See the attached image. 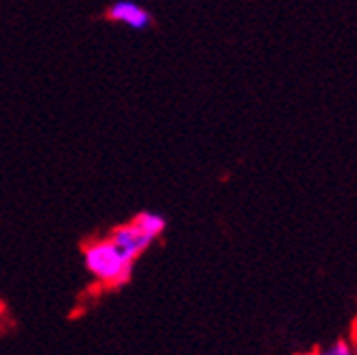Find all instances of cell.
<instances>
[{
	"label": "cell",
	"mask_w": 357,
	"mask_h": 355,
	"mask_svg": "<svg viewBox=\"0 0 357 355\" xmlns=\"http://www.w3.org/2000/svg\"><path fill=\"white\" fill-rule=\"evenodd\" d=\"M81 255L87 275L105 288H122L133 277L135 262L124 255L109 236L89 240Z\"/></svg>",
	"instance_id": "obj_1"
},
{
	"label": "cell",
	"mask_w": 357,
	"mask_h": 355,
	"mask_svg": "<svg viewBox=\"0 0 357 355\" xmlns=\"http://www.w3.org/2000/svg\"><path fill=\"white\" fill-rule=\"evenodd\" d=\"M105 20L122 24L131 31H149L155 24L153 13L144 5H139L137 0H114L105 9Z\"/></svg>",
	"instance_id": "obj_2"
},
{
	"label": "cell",
	"mask_w": 357,
	"mask_h": 355,
	"mask_svg": "<svg viewBox=\"0 0 357 355\" xmlns=\"http://www.w3.org/2000/svg\"><path fill=\"white\" fill-rule=\"evenodd\" d=\"M112 238V242L120 248V251L127 255V257H131L133 262H137L142 255H144L149 248L155 244V240L153 238H149L142 229L133 222V220H129V222H122V225H118V227H114L109 234H107Z\"/></svg>",
	"instance_id": "obj_3"
},
{
	"label": "cell",
	"mask_w": 357,
	"mask_h": 355,
	"mask_svg": "<svg viewBox=\"0 0 357 355\" xmlns=\"http://www.w3.org/2000/svg\"><path fill=\"white\" fill-rule=\"evenodd\" d=\"M142 232H144L149 238H153L155 242L166 234L168 229V218L162 214V211H153V209H142L131 218Z\"/></svg>",
	"instance_id": "obj_4"
},
{
	"label": "cell",
	"mask_w": 357,
	"mask_h": 355,
	"mask_svg": "<svg viewBox=\"0 0 357 355\" xmlns=\"http://www.w3.org/2000/svg\"><path fill=\"white\" fill-rule=\"evenodd\" d=\"M303 355H355V349H353L351 340H347V338H337V340H333L329 347L316 349V351L303 353Z\"/></svg>",
	"instance_id": "obj_5"
},
{
	"label": "cell",
	"mask_w": 357,
	"mask_h": 355,
	"mask_svg": "<svg viewBox=\"0 0 357 355\" xmlns=\"http://www.w3.org/2000/svg\"><path fill=\"white\" fill-rule=\"evenodd\" d=\"M353 349H355V355H357V340L353 342Z\"/></svg>",
	"instance_id": "obj_6"
}]
</instances>
